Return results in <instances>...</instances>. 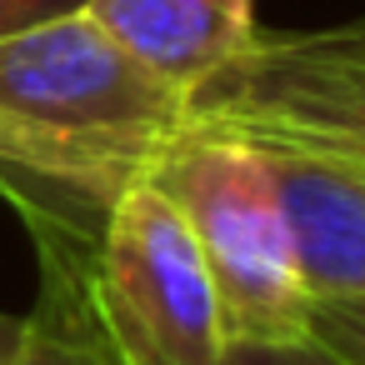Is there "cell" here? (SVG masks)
<instances>
[{"label":"cell","instance_id":"cell-8","mask_svg":"<svg viewBox=\"0 0 365 365\" xmlns=\"http://www.w3.org/2000/svg\"><path fill=\"white\" fill-rule=\"evenodd\" d=\"M310 340L335 365H365V295L315 300L310 305Z\"/></svg>","mask_w":365,"mask_h":365},{"label":"cell","instance_id":"cell-12","mask_svg":"<svg viewBox=\"0 0 365 365\" xmlns=\"http://www.w3.org/2000/svg\"><path fill=\"white\" fill-rule=\"evenodd\" d=\"M315 150H320V145H315ZM335 155H350V160H355V165L365 170V150H335Z\"/></svg>","mask_w":365,"mask_h":365},{"label":"cell","instance_id":"cell-5","mask_svg":"<svg viewBox=\"0 0 365 365\" xmlns=\"http://www.w3.org/2000/svg\"><path fill=\"white\" fill-rule=\"evenodd\" d=\"M275 175L310 300L365 295V170L350 155L255 140Z\"/></svg>","mask_w":365,"mask_h":365},{"label":"cell","instance_id":"cell-2","mask_svg":"<svg viewBox=\"0 0 365 365\" xmlns=\"http://www.w3.org/2000/svg\"><path fill=\"white\" fill-rule=\"evenodd\" d=\"M145 185L185 220L230 345H285L310 335L315 300L300 280L275 175L250 135L190 120Z\"/></svg>","mask_w":365,"mask_h":365},{"label":"cell","instance_id":"cell-4","mask_svg":"<svg viewBox=\"0 0 365 365\" xmlns=\"http://www.w3.org/2000/svg\"><path fill=\"white\" fill-rule=\"evenodd\" d=\"M190 120L250 140L365 150V16L315 31H255L190 91Z\"/></svg>","mask_w":365,"mask_h":365},{"label":"cell","instance_id":"cell-6","mask_svg":"<svg viewBox=\"0 0 365 365\" xmlns=\"http://www.w3.org/2000/svg\"><path fill=\"white\" fill-rule=\"evenodd\" d=\"M81 11L185 101L260 31L255 0H86Z\"/></svg>","mask_w":365,"mask_h":365},{"label":"cell","instance_id":"cell-9","mask_svg":"<svg viewBox=\"0 0 365 365\" xmlns=\"http://www.w3.org/2000/svg\"><path fill=\"white\" fill-rule=\"evenodd\" d=\"M225 365H335V360L305 335V340H285V345H230Z\"/></svg>","mask_w":365,"mask_h":365},{"label":"cell","instance_id":"cell-11","mask_svg":"<svg viewBox=\"0 0 365 365\" xmlns=\"http://www.w3.org/2000/svg\"><path fill=\"white\" fill-rule=\"evenodd\" d=\"M16 340H21V315H6V310H0V365L11 360Z\"/></svg>","mask_w":365,"mask_h":365},{"label":"cell","instance_id":"cell-1","mask_svg":"<svg viewBox=\"0 0 365 365\" xmlns=\"http://www.w3.org/2000/svg\"><path fill=\"white\" fill-rule=\"evenodd\" d=\"M190 130V101L86 11L0 36V195L26 230L101 240L110 210Z\"/></svg>","mask_w":365,"mask_h":365},{"label":"cell","instance_id":"cell-7","mask_svg":"<svg viewBox=\"0 0 365 365\" xmlns=\"http://www.w3.org/2000/svg\"><path fill=\"white\" fill-rule=\"evenodd\" d=\"M36 260H41V295L21 315V340L6 365H120L96 325L86 260L96 240H76L66 230L31 225Z\"/></svg>","mask_w":365,"mask_h":365},{"label":"cell","instance_id":"cell-3","mask_svg":"<svg viewBox=\"0 0 365 365\" xmlns=\"http://www.w3.org/2000/svg\"><path fill=\"white\" fill-rule=\"evenodd\" d=\"M96 325L120 365H225V320L200 250L155 185H135L86 260Z\"/></svg>","mask_w":365,"mask_h":365},{"label":"cell","instance_id":"cell-10","mask_svg":"<svg viewBox=\"0 0 365 365\" xmlns=\"http://www.w3.org/2000/svg\"><path fill=\"white\" fill-rule=\"evenodd\" d=\"M81 6H86V0H0V36L31 31V26L56 21V16H71Z\"/></svg>","mask_w":365,"mask_h":365}]
</instances>
